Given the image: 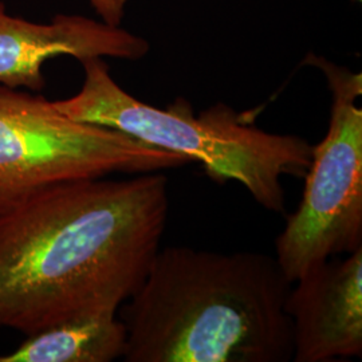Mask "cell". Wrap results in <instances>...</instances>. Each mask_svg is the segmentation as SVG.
<instances>
[{
    "label": "cell",
    "mask_w": 362,
    "mask_h": 362,
    "mask_svg": "<svg viewBox=\"0 0 362 362\" xmlns=\"http://www.w3.org/2000/svg\"><path fill=\"white\" fill-rule=\"evenodd\" d=\"M168 177L62 181L0 216V327L31 336L113 311L143 284L165 233Z\"/></svg>",
    "instance_id": "1"
},
{
    "label": "cell",
    "mask_w": 362,
    "mask_h": 362,
    "mask_svg": "<svg viewBox=\"0 0 362 362\" xmlns=\"http://www.w3.org/2000/svg\"><path fill=\"white\" fill-rule=\"evenodd\" d=\"M290 287L266 254L160 247L143 284L119 308L122 360L291 361Z\"/></svg>",
    "instance_id": "2"
},
{
    "label": "cell",
    "mask_w": 362,
    "mask_h": 362,
    "mask_svg": "<svg viewBox=\"0 0 362 362\" xmlns=\"http://www.w3.org/2000/svg\"><path fill=\"white\" fill-rule=\"evenodd\" d=\"M81 64L85 71L81 90L54 101L61 113L185 156L191 163L202 164L214 180L242 184L260 207L285 212L282 177H305L313 144L294 134L260 129L224 104L214 105L197 116L185 98H177L165 109L145 104L117 83L103 58Z\"/></svg>",
    "instance_id": "3"
},
{
    "label": "cell",
    "mask_w": 362,
    "mask_h": 362,
    "mask_svg": "<svg viewBox=\"0 0 362 362\" xmlns=\"http://www.w3.org/2000/svg\"><path fill=\"white\" fill-rule=\"evenodd\" d=\"M189 163L122 132L71 119L43 95L0 85V216L57 182Z\"/></svg>",
    "instance_id": "4"
},
{
    "label": "cell",
    "mask_w": 362,
    "mask_h": 362,
    "mask_svg": "<svg viewBox=\"0 0 362 362\" xmlns=\"http://www.w3.org/2000/svg\"><path fill=\"white\" fill-rule=\"evenodd\" d=\"M332 93L329 129L313 145L305 189L278 235L276 262L293 284L313 266L362 247L361 73L309 55Z\"/></svg>",
    "instance_id": "5"
},
{
    "label": "cell",
    "mask_w": 362,
    "mask_h": 362,
    "mask_svg": "<svg viewBox=\"0 0 362 362\" xmlns=\"http://www.w3.org/2000/svg\"><path fill=\"white\" fill-rule=\"evenodd\" d=\"M294 362L362 356V247L327 259L291 284L286 298Z\"/></svg>",
    "instance_id": "6"
},
{
    "label": "cell",
    "mask_w": 362,
    "mask_h": 362,
    "mask_svg": "<svg viewBox=\"0 0 362 362\" xmlns=\"http://www.w3.org/2000/svg\"><path fill=\"white\" fill-rule=\"evenodd\" d=\"M149 43L129 31L78 15H57L50 23H34L11 16L0 1V85L31 91L45 89V62L70 55L90 58L140 59Z\"/></svg>",
    "instance_id": "7"
},
{
    "label": "cell",
    "mask_w": 362,
    "mask_h": 362,
    "mask_svg": "<svg viewBox=\"0 0 362 362\" xmlns=\"http://www.w3.org/2000/svg\"><path fill=\"white\" fill-rule=\"evenodd\" d=\"M127 349V329L117 313L76 317L27 336L0 362H112Z\"/></svg>",
    "instance_id": "8"
},
{
    "label": "cell",
    "mask_w": 362,
    "mask_h": 362,
    "mask_svg": "<svg viewBox=\"0 0 362 362\" xmlns=\"http://www.w3.org/2000/svg\"><path fill=\"white\" fill-rule=\"evenodd\" d=\"M95 13L109 26L119 27L129 0H89Z\"/></svg>",
    "instance_id": "9"
},
{
    "label": "cell",
    "mask_w": 362,
    "mask_h": 362,
    "mask_svg": "<svg viewBox=\"0 0 362 362\" xmlns=\"http://www.w3.org/2000/svg\"><path fill=\"white\" fill-rule=\"evenodd\" d=\"M357 1H361V0H357Z\"/></svg>",
    "instance_id": "10"
}]
</instances>
